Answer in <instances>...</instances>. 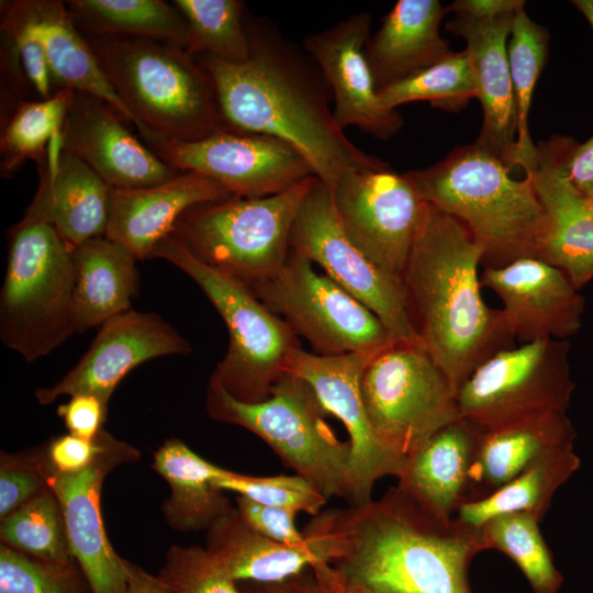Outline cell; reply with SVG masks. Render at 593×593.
Segmentation results:
<instances>
[{
    "mask_svg": "<svg viewBox=\"0 0 593 593\" xmlns=\"http://www.w3.org/2000/svg\"><path fill=\"white\" fill-rule=\"evenodd\" d=\"M188 24L186 52L242 64L250 48L245 27V2L240 0H174Z\"/></svg>",
    "mask_w": 593,
    "mask_h": 593,
    "instance_id": "37",
    "label": "cell"
},
{
    "mask_svg": "<svg viewBox=\"0 0 593 593\" xmlns=\"http://www.w3.org/2000/svg\"><path fill=\"white\" fill-rule=\"evenodd\" d=\"M593 27V0H573L571 2Z\"/></svg>",
    "mask_w": 593,
    "mask_h": 593,
    "instance_id": "54",
    "label": "cell"
},
{
    "mask_svg": "<svg viewBox=\"0 0 593 593\" xmlns=\"http://www.w3.org/2000/svg\"><path fill=\"white\" fill-rule=\"evenodd\" d=\"M158 577L172 593H242L236 581L200 546L170 547Z\"/></svg>",
    "mask_w": 593,
    "mask_h": 593,
    "instance_id": "43",
    "label": "cell"
},
{
    "mask_svg": "<svg viewBox=\"0 0 593 593\" xmlns=\"http://www.w3.org/2000/svg\"><path fill=\"white\" fill-rule=\"evenodd\" d=\"M124 568L126 572L125 593H172L158 575L155 577L125 559Z\"/></svg>",
    "mask_w": 593,
    "mask_h": 593,
    "instance_id": "53",
    "label": "cell"
},
{
    "mask_svg": "<svg viewBox=\"0 0 593 593\" xmlns=\"http://www.w3.org/2000/svg\"><path fill=\"white\" fill-rule=\"evenodd\" d=\"M540 519L526 512L497 515L480 528L485 549L510 557L528 580L534 593H557L562 575L539 529Z\"/></svg>",
    "mask_w": 593,
    "mask_h": 593,
    "instance_id": "38",
    "label": "cell"
},
{
    "mask_svg": "<svg viewBox=\"0 0 593 593\" xmlns=\"http://www.w3.org/2000/svg\"><path fill=\"white\" fill-rule=\"evenodd\" d=\"M231 197L217 181L193 171H181L149 187H110L105 237L125 247L137 260L150 259L155 247L174 232L188 209Z\"/></svg>",
    "mask_w": 593,
    "mask_h": 593,
    "instance_id": "23",
    "label": "cell"
},
{
    "mask_svg": "<svg viewBox=\"0 0 593 593\" xmlns=\"http://www.w3.org/2000/svg\"><path fill=\"white\" fill-rule=\"evenodd\" d=\"M515 13L491 19L455 14L446 23L450 33L465 40L477 75L483 121L475 143L512 170L517 167L516 113L507 42Z\"/></svg>",
    "mask_w": 593,
    "mask_h": 593,
    "instance_id": "24",
    "label": "cell"
},
{
    "mask_svg": "<svg viewBox=\"0 0 593 593\" xmlns=\"http://www.w3.org/2000/svg\"><path fill=\"white\" fill-rule=\"evenodd\" d=\"M245 27L250 48L247 61L195 57L213 78L227 130L286 141L329 190L345 172L385 164L359 149L337 125L331 87L303 47L266 16L246 12Z\"/></svg>",
    "mask_w": 593,
    "mask_h": 593,
    "instance_id": "2",
    "label": "cell"
},
{
    "mask_svg": "<svg viewBox=\"0 0 593 593\" xmlns=\"http://www.w3.org/2000/svg\"><path fill=\"white\" fill-rule=\"evenodd\" d=\"M144 142L178 171L210 177L239 198L272 195L315 176L295 147L268 134L225 128L190 143L158 137Z\"/></svg>",
    "mask_w": 593,
    "mask_h": 593,
    "instance_id": "15",
    "label": "cell"
},
{
    "mask_svg": "<svg viewBox=\"0 0 593 593\" xmlns=\"http://www.w3.org/2000/svg\"><path fill=\"white\" fill-rule=\"evenodd\" d=\"M568 171L578 189L593 200V136L585 143H574L568 158Z\"/></svg>",
    "mask_w": 593,
    "mask_h": 593,
    "instance_id": "51",
    "label": "cell"
},
{
    "mask_svg": "<svg viewBox=\"0 0 593 593\" xmlns=\"http://www.w3.org/2000/svg\"><path fill=\"white\" fill-rule=\"evenodd\" d=\"M291 249L272 277L248 284L318 355L383 350L396 343L379 317Z\"/></svg>",
    "mask_w": 593,
    "mask_h": 593,
    "instance_id": "12",
    "label": "cell"
},
{
    "mask_svg": "<svg viewBox=\"0 0 593 593\" xmlns=\"http://www.w3.org/2000/svg\"><path fill=\"white\" fill-rule=\"evenodd\" d=\"M43 456H1L0 517L5 518L47 489Z\"/></svg>",
    "mask_w": 593,
    "mask_h": 593,
    "instance_id": "45",
    "label": "cell"
},
{
    "mask_svg": "<svg viewBox=\"0 0 593 593\" xmlns=\"http://www.w3.org/2000/svg\"><path fill=\"white\" fill-rule=\"evenodd\" d=\"M567 339L545 338L494 354L457 392L461 417L483 430L567 412L575 389Z\"/></svg>",
    "mask_w": 593,
    "mask_h": 593,
    "instance_id": "11",
    "label": "cell"
},
{
    "mask_svg": "<svg viewBox=\"0 0 593 593\" xmlns=\"http://www.w3.org/2000/svg\"><path fill=\"white\" fill-rule=\"evenodd\" d=\"M371 16L355 13L333 26L303 38V48L315 60L333 94V115L344 130L359 128L388 139L403 126L396 110L381 107L365 47L370 37Z\"/></svg>",
    "mask_w": 593,
    "mask_h": 593,
    "instance_id": "19",
    "label": "cell"
},
{
    "mask_svg": "<svg viewBox=\"0 0 593 593\" xmlns=\"http://www.w3.org/2000/svg\"><path fill=\"white\" fill-rule=\"evenodd\" d=\"M448 7L437 0H399L370 36L365 55L377 92L449 54L439 32Z\"/></svg>",
    "mask_w": 593,
    "mask_h": 593,
    "instance_id": "26",
    "label": "cell"
},
{
    "mask_svg": "<svg viewBox=\"0 0 593 593\" xmlns=\"http://www.w3.org/2000/svg\"><path fill=\"white\" fill-rule=\"evenodd\" d=\"M482 432L463 417L444 426L406 457L396 486L435 517L452 519L467 502Z\"/></svg>",
    "mask_w": 593,
    "mask_h": 593,
    "instance_id": "25",
    "label": "cell"
},
{
    "mask_svg": "<svg viewBox=\"0 0 593 593\" xmlns=\"http://www.w3.org/2000/svg\"><path fill=\"white\" fill-rule=\"evenodd\" d=\"M0 538L1 544L43 560L75 561L60 504L49 488L1 519Z\"/></svg>",
    "mask_w": 593,
    "mask_h": 593,
    "instance_id": "40",
    "label": "cell"
},
{
    "mask_svg": "<svg viewBox=\"0 0 593 593\" xmlns=\"http://www.w3.org/2000/svg\"><path fill=\"white\" fill-rule=\"evenodd\" d=\"M136 261L125 247L105 236L89 239L72 249L74 334L100 326L131 310L139 288Z\"/></svg>",
    "mask_w": 593,
    "mask_h": 593,
    "instance_id": "28",
    "label": "cell"
},
{
    "mask_svg": "<svg viewBox=\"0 0 593 593\" xmlns=\"http://www.w3.org/2000/svg\"><path fill=\"white\" fill-rule=\"evenodd\" d=\"M242 593H337L315 570L275 583L249 582Z\"/></svg>",
    "mask_w": 593,
    "mask_h": 593,
    "instance_id": "50",
    "label": "cell"
},
{
    "mask_svg": "<svg viewBox=\"0 0 593 593\" xmlns=\"http://www.w3.org/2000/svg\"><path fill=\"white\" fill-rule=\"evenodd\" d=\"M409 174L427 203L468 228L483 250V268L539 258L548 221L532 180L514 179L491 152L477 143L459 146Z\"/></svg>",
    "mask_w": 593,
    "mask_h": 593,
    "instance_id": "4",
    "label": "cell"
},
{
    "mask_svg": "<svg viewBox=\"0 0 593 593\" xmlns=\"http://www.w3.org/2000/svg\"><path fill=\"white\" fill-rule=\"evenodd\" d=\"M381 351L324 356L300 348L287 367V373L309 383L326 413L339 419L348 434L355 479L349 505L370 501L374 484L384 477L398 478L406 459L376 433L361 394L362 372Z\"/></svg>",
    "mask_w": 593,
    "mask_h": 593,
    "instance_id": "16",
    "label": "cell"
},
{
    "mask_svg": "<svg viewBox=\"0 0 593 593\" xmlns=\"http://www.w3.org/2000/svg\"><path fill=\"white\" fill-rule=\"evenodd\" d=\"M222 491H232L254 502L318 515L327 499L306 479L295 475L251 477L226 470L213 481Z\"/></svg>",
    "mask_w": 593,
    "mask_h": 593,
    "instance_id": "42",
    "label": "cell"
},
{
    "mask_svg": "<svg viewBox=\"0 0 593 593\" xmlns=\"http://www.w3.org/2000/svg\"><path fill=\"white\" fill-rule=\"evenodd\" d=\"M329 191L346 235L401 281L429 206L409 171L400 174L387 163L356 169L343 174Z\"/></svg>",
    "mask_w": 593,
    "mask_h": 593,
    "instance_id": "13",
    "label": "cell"
},
{
    "mask_svg": "<svg viewBox=\"0 0 593 593\" xmlns=\"http://www.w3.org/2000/svg\"><path fill=\"white\" fill-rule=\"evenodd\" d=\"M29 81L20 54L11 37L1 32V126L23 100ZM30 82V81H29Z\"/></svg>",
    "mask_w": 593,
    "mask_h": 593,
    "instance_id": "49",
    "label": "cell"
},
{
    "mask_svg": "<svg viewBox=\"0 0 593 593\" xmlns=\"http://www.w3.org/2000/svg\"><path fill=\"white\" fill-rule=\"evenodd\" d=\"M574 143L567 136L539 143L525 176L548 221L539 259L561 269L580 289L593 279V200L569 176L568 158Z\"/></svg>",
    "mask_w": 593,
    "mask_h": 593,
    "instance_id": "20",
    "label": "cell"
},
{
    "mask_svg": "<svg viewBox=\"0 0 593 593\" xmlns=\"http://www.w3.org/2000/svg\"><path fill=\"white\" fill-rule=\"evenodd\" d=\"M108 409L90 394H76L57 409L69 434L87 440H94L103 429Z\"/></svg>",
    "mask_w": 593,
    "mask_h": 593,
    "instance_id": "48",
    "label": "cell"
},
{
    "mask_svg": "<svg viewBox=\"0 0 593 593\" xmlns=\"http://www.w3.org/2000/svg\"><path fill=\"white\" fill-rule=\"evenodd\" d=\"M482 287L494 291L510 331L522 343L567 339L582 325L584 298L559 268L522 258L499 268H483Z\"/></svg>",
    "mask_w": 593,
    "mask_h": 593,
    "instance_id": "22",
    "label": "cell"
},
{
    "mask_svg": "<svg viewBox=\"0 0 593 593\" xmlns=\"http://www.w3.org/2000/svg\"><path fill=\"white\" fill-rule=\"evenodd\" d=\"M361 394L376 433L405 457L461 417L456 391L421 345L393 343L374 356Z\"/></svg>",
    "mask_w": 593,
    "mask_h": 593,
    "instance_id": "10",
    "label": "cell"
},
{
    "mask_svg": "<svg viewBox=\"0 0 593 593\" xmlns=\"http://www.w3.org/2000/svg\"><path fill=\"white\" fill-rule=\"evenodd\" d=\"M1 32L13 41L25 75L40 96L49 98L53 82L44 45L40 38L33 0L1 1Z\"/></svg>",
    "mask_w": 593,
    "mask_h": 593,
    "instance_id": "44",
    "label": "cell"
},
{
    "mask_svg": "<svg viewBox=\"0 0 593 593\" xmlns=\"http://www.w3.org/2000/svg\"><path fill=\"white\" fill-rule=\"evenodd\" d=\"M478 80L466 52H450L433 65L378 93L387 110L414 101H429L434 107L457 111L478 98Z\"/></svg>",
    "mask_w": 593,
    "mask_h": 593,
    "instance_id": "39",
    "label": "cell"
},
{
    "mask_svg": "<svg viewBox=\"0 0 593 593\" xmlns=\"http://www.w3.org/2000/svg\"><path fill=\"white\" fill-rule=\"evenodd\" d=\"M76 561L43 560L0 546V593H92Z\"/></svg>",
    "mask_w": 593,
    "mask_h": 593,
    "instance_id": "41",
    "label": "cell"
},
{
    "mask_svg": "<svg viewBox=\"0 0 593 593\" xmlns=\"http://www.w3.org/2000/svg\"><path fill=\"white\" fill-rule=\"evenodd\" d=\"M482 259L468 228L429 204L401 281L412 326L456 393L482 362L514 346L503 311L482 298Z\"/></svg>",
    "mask_w": 593,
    "mask_h": 593,
    "instance_id": "3",
    "label": "cell"
},
{
    "mask_svg": "<svg viewBox=\"0 0 593 593\" xmlns=\"http://www.w3.org/2000/svg\"><path fill=\"white\" fill-rule=\"evenodd\" d=\"M575 437L566 412L541 413L483 430L470 470L466 503L490 495L542 455L573 444Z\"/></svg>",
    "mask_w": 593,
    "mask_h": 593,
    "instance_id": "27",
    "label": "cell"
},
{
    "mask_svg": "<svg viewBox=\"0 0 593 593\" xmlns=\"http://www.w3.org/2000/svg\"><path fill=\"white\" fill-rule=\"evenodd\" d=\"M102 430L94 440H87L71 434L54 438L44 456L46 463L59 473L82 471L96 460L102 448Z\"/></svg>",
    "mask_w": 593,
    "mask_h": 593,
    "instance_id": "47",
    "label": "cell"
},
{
    "mask_svg": "<svg viewBox=\"0 0 593 593\" xmlns=\"http://www.w3.org/2000/svg\"><path fill=\"white\" fill-rule=\"evenodd\" d=\"M205 406L211 418L257 435L327 500L342 497L353 504L350 444L338 439L325 419L326 411L304 380L286 373L265 401L246 403L210 378Z\"/></svg>",
    "mask_w": 593,
    "mask_h": 593,
    "instance_id": "7",
    "label": "cell"
},
{
    "mask_svg": "<svg viewBox=\"0 0 593 593\" xmlns=\"http://www.w3.org/2000/svg\"><path fill=\"white\" fill-rule=\"evenodd\" d=\"M102 448L96 460L77 473H59L45 461L47 486L56 495L64 516L71 556L92 593H125L124 559L108 539L101 512V489L105 475L116 466L138 459L131 445L104 429Z\"/></svg>",
    "mask_w": 593,
    "mask_h": 593,
    "instance_id": "17",
    "label": "cell"
},
{
    "mask_svg": "<svg viewBox=\"0 0 593 593\" xmlns=\"http://www.w3.org/2000/svg\"><path fill=\"white\" fill-rule=\"evenodd\" d=\"M35 22L44 45L53 86L91 94L111 104L134 124L90 48L71 19L65 2L33 0Z\"/></svg>",
    "mask_w": 593,
    "mask_h": 593,
    "instance_id": "32",
    "label": "cell"
},
{
    "mask_svg": "<svg viewBox=\"0 0 593 593\" xmlns=\"http://www.w3.org/2000/svg\"><path fill=\"white\" fill-rule=\"evenodd\" d=\"M291 249L372 311L396 343L424 346L406 307L402 282L373 264L346 235L329 189L317 179L293 223Z\"/></svg>",
    "mask_w": 593,
    "mask_h": 593,
    "instance_id": "14",
    "label": "cell"
},
{
    "mask_svg": "<svg viewBox=\"0 0 593 593\" xmlns=\"http://www.w3.org/2000/svg\"><path fill=\"white\" fill-rule=\"evenodd\" d=\"M303 534L337 593H471L469 564L485 550L480 527L437 518L398 486L322 511Z\"/></svg>",
    "mask_w": 593,
    "mask_h": 593,
    "instance_id": "1",
    "label": "cell"
},
{
    "mask_svg": "<svg viewBox=\"0 0 593 593\" xmlns=\"http://www.w3.org/2000/svg\"><path fill=\"white\" fill-rule=\"evenodd\" d=\"M205 549L236 582L275 583L322 566L312 546L293 548L261 535L236 507L206 529Z\"/></svg>",
    "mask_w": 593,
    "mask_h": 593,
    "instance_id": "31",
    "label": "cell"
},
{
    "mask_svg": "<svg viewBox=\"0 0 593 593\" xmlns=\"http://www.w3.org/2000/svg\"><path fill=\"white\" fill-rule=\"evenodd\" d=\"M152 467L170 488L161 512L172 529L206 530L233 508L213 483L227 469L205 460L182 440H166L155 452Z\"/></svg>",
    "mask_w": 593,
    "mask_h": 593,
    "instance_id": "30",
    "label": "cell"
},
{
    "mask_svg": "<svg viewBox=\"0 0 593 593\" xmlns=\"http://www.w3.org/2000/svg\"><path fill=\"white\" fill-rule=\"evenodd\" d=\"M82 35L144 141L190 143L226 128L212 76L184 48L144 38Z\"/></svg>",
    "mask_w": 593,
    "mask_h": 593,
    "instance_id": "5",
    "label": "cell"
},
{
    "mask_svg": "<svg viewBox=\"0 0 593 593\" xmlns=\"http://www.w3.org/2000/svg\"><path fill=\"white\" fill-rule=\"evenodd\" d=\"M318 178L262 198L231 197L197 204L174 234L206 265L251 284L276 275L291 251V232L302 202Z\"/></svg>",
    "mask_w": 593,
    "mask_h": 593,
    "instance_id": "9",
    "label": "cell"
},
{
    "mask_svg": "<svg viewBox=\"0 0 593 593\" xmlns=\"http://www.w3.org/2000/svg\"><path fill=\"white\" fill-rule=\"evenodd\" d=\"M123 120L105 101L74 91L60 135L61 147L112 188L155 186L181 172L133 136Z\"/></svg>",
    "mask_w": 593,
    "mask_h": 593,
    "instance_id": "21",
    "label": "cell"
},
{
    "mask_svg": "<svg viewBox=\"0 0 593 593\" xmlns=\"http://www.w3.org/2000/svg\"><path fill=\"white\" fill-rule=\"evenodd\" d=\"M579 467L573 444L556 447L490 495L461 505L455 517L473 527L516 512L532 513L541 521L556 491Z\"/></svg>",
    "mask_w": 593,
    "mask_h": 593,
    "instance_id": "33",
    "label": "cell"
},
{
    "mask_svg": "<svg viewBox=\"0 0 593 593\" xmlns=\"http://www.w3.org/2000/svg\"><path fill=\"white\" fill-rule=\"evenodd\" d=\"M548 43V31L530 19L525 8L514 14L507 58L516 113L517 167L525 172L533 165L537 150L528 119L534 89L547 59Z\"/></svg>",
    "mask_w": 593,
    "mask_h": 593,
    "instance_id": "35",
    "label": "cell"
},
{
    "mask_svg": "<svg viewBox=\"0 0 593 593\" xmlns=\"http://www.w3.org/2000/svg\"><path fill=\"white\" fill-rule=\"evenodd\" d=\"M49 179V213L68 246L107 233L110 186L80 158L64 149L60 135L48 145L43 161Z\"/></svg>",
    "mask_w": 593,
    "mask_h": 593,
    "instance_id": "29",
    "label": "cell"
},
{
    "mask_svg": "<svg viewBox=\"0 0 593 593\" xmlns=\"http://www.w3.org/2000/svg\"><path fill=\"white\" fill-rule=\"evenodd\" d=\"M99 327L79 361L58 381L35 391L40 404L90 394L108 409L113 391L133 369L150 359L191 351L189 342L154 312L131 309Z\"/></svg>",
    "mask_w": 593,
    "mask_h": 593,
    "instance_id": "18",
    "label": "cell"
},
{
    "mask_svg": "<svg viewBox=\"0 0 593 593\" xmlns=\"http://www.w3.org/2000/svg\"><path fill=\"white\" fill-rule=\"evenodd\" d=\"M38 175L33 201L8 233L0 294V338L27 362L48 355L74 334L72 249L52 221L44 166Z\"/></svg>",
    "mask_w": 593,
    "mask_h": 593,
    "instance_id": "6",
    "label": "cell"
},
{
    "mask_svg": "<svg viewBox=\"0 0 593 593\" xmlns=\"http://www.w3.org/2000/svg\"><path fill=\"white\" fill-rule=\"evenodd\" d=\"M74 91L59 89L47 99L23 101L1 126L0 172L10 177L25 160H44L49 143L61 135Z\"/></svg>",
    "mask_w": 593,
    "mask_h": 593,
    "instance_id": "36",
    "label": "cell"
},
{
    "mask_svg": "<svg viewBox=\"0 0 593 593\" xmlns=\"http://www.w3.org/2000/svg\"><path fill=\"white\" fill-rule=\"evenodd\" d=\"M190 277L223 318L228 348L211 379L238 401H265L301 348L289 324L266 306L251 288L206 265L171 233L153 250Z\"/></svg>",
    "mask_w": 593,
    "mask_h": 593,
    "instance_id": "8",
    "label": "cell"
},
{
    "mask_svg": "<svg viewBox=\"0 0 593 593\" xmlns=\"http://www.w3.org/2000/svg\"><path fill=\"white\" fill-rule=\"evenodd\" d=\"M236 510L243 521L261 535L293 548L307 549L311 545L295 524L298 513L254 502L238 495Z\"/></svg>",
    "mask_w": 593,
    "mask_h": 593,
    "instance_id": "46",
    "label": "cell"
},
{
    "mask_svg": "<svg viewBox=\"0 0 593 593\" xmlns=\"http://www.w3.org/2000/svg\"><path fill=\"white\" fill-rule=\"evenodd\" d=\"M65 4L82 33L152 40L186 48L188 24L174 3L163 0H68Z\"/></svg>",
    "mask_w": 593,
    "mask_h": 593,
    "instance_id": "34",
    "label": "cell"
},
{
    "mask_svg": "<svg viewBox=\"0 0 593 593\" xmlns=\"http://www.w3.org/2000/svg\"><path fill=\"white\" fill-rule=\"evenodd\" d=\"M525 8L523 0H457L448 7L449 12L474 19H491L513 14Z\"/></svg>",
    "mask_w": 593,
    "mask_h": 593,
    "instance_id": "52",
    "label": "cell"
}]
</instances>
